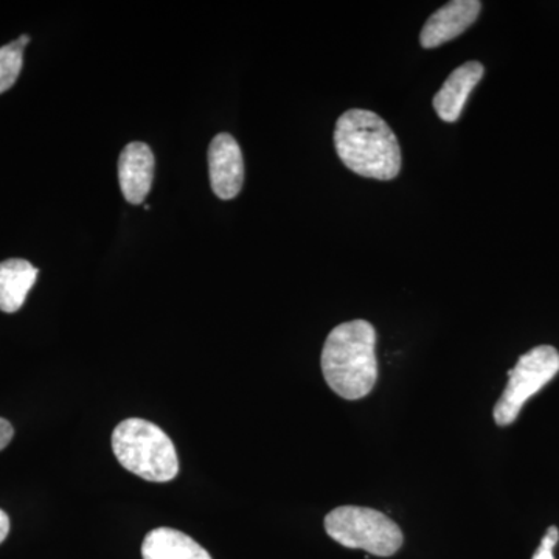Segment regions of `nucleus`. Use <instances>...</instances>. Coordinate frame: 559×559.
Listing matches in <instances>:
<instances>
[{
	"instance_id": "1",
	"label": "nucleus",
	"mask_w": 559,
	"mask_h": 559,
	"mask_svg": "<svg viewBox=\"0 0 559 559\" xmlns=\"http://www.w3.org/2000/svg\"><path fill=\"white\" fill-rule=\"evenodd\" d=\"M323 378L341 399H366L378 381L377 330L362 319L331 330L320 356Z\"/></svg>"
},
{
	"instance_id": "2",
	"label": "nucleus",
	"mask_w": 559,
	"mask_h": 559,
	"mask_svg": "<svg viewBox=\"0 0 559 559\" xmlns=\"http://www.w3.org/2000/svg\"><path fill=\"white\" fill-rule=\"evenodd\" d=\"M334 146L342 164L362 178L392 180L400 175L401 148L392 128L378 114L349 109L334 128Z\"/></svg>"
},
{
	"instance_id": "3",
	"label": "nucleus",
	"mask_w": 559,
	"mask_h": 559,
	"mask_svg": "<svg viewBox=\"0 0 559 559\" xmlns=\"http://www.w3.org/2000/svg\"><path fill=\"white\" fill-rule=\"evenodd\" d=\"M112 450L120 465L143 480L165 484L178 476L179 459L170 437L142 418L121 421L112 433Z\"/></svg>"
},
{
	"instance_id": "4",
	"label": "nucleus",
	"mask_w": 559,
	"mask_h": 559,
	"mask_svg": "<svg viewBox=\"0 0 559 559\" xmlns=\"http://www.w3.org/2000/svg\"><path fill=\"white\" fill-rule=\"evenodd\" d=\"M326 535L347 549L366 550L373 557H393L403 547L399 525L381 511L367 507L342 506L325 516Z\"/></svg>"
},
{
	"instance_id": "5",
	"label": "nucleus",
	"mask_w": 559,
	"mask_h": 559,
	"mask_svg": "<svg viewBox=\"0 0 559 559\" xmlns=\"http://www.w3.org/2000/svg\"><path fill=\"white\" fill-rule=\"evenodd\" d=\"M559 373V352L551 345L530 349L509 371V382L496 403L492 417L500 428L513 425L522 407Z\"/></svg>"
},
{
	"instance_id": "6",
	"label": "nucleus",
	"mask_w": 559,
	"mask_h": 559,
	"mask_svg": "<svg viewBox=\"0 0 559 559\" xmlns=\"http://www.w3.org/2000/svg\"><path fill=\"white\" fill-rule=\"evenodd\" d=\"M209 173L213 193L221 200H234L245 183V160L237 140L230 134L216 135L210 143Z\"/></svg>"
},
{
	"instance_id": "7",
	"label": "nucleus",
	"mask_w": 559,
	"mask_h": 559,
	"mask_svg": "<svg viewBox=\"0 0 559 559\" xmlns=\"http://www.w3.org/2000/svg\"><path fill=\"white\" fill-rule=\"evenodd\" d=\"M481 10L479 0H452L437 10L426 22L419 35L425 49H436L450 43L477 21Z\"/></svg>"
},
{
	"instance_id": "8",
	"label": "nucleus",
	"mask_w": 559,
	"mask_h": 559,
	"mask_svg": "<svg viewBox=\"0 0 559 559\" xmlns=\"http://www.w3.org/2000/svg\"><path fill=\"white\" fill-rule=\"evenodd\" d=\"M154 154L146 143L132 142L121 151L119 182L124 200L130 204H142L148 197L154 179Z\"/></svg>"
},
{
	"instance_id": "9",
	"label": "nucleus",
	"mask_w": 559,
	"mask_h": 559,
	"mask_svg": "<svg viewBox=\"0 0 559 559\" xmlns=\"http://www.w3.org/2000/svg\"><path fill=\"white\" fill-rule=\"evenodd\" d=\"M484 73L485 68L480 62L468 61L448 76L441 90L433 97V109L439 114L441 120L454 123L460 119L469 95L479 84Z\"/></svg>"
},
{
	"instance_id": "10",
	"label": "nucleus",
	"mask_w": 559,
	"mask_h": 559,
	"mask_svg": "<svg viewBox=\"0 0 559 559\" xmlns=\"http://www.w3.org/2000/svg\"><path fill=\"white\" fill-rule=\"evenodd\" d=\"M143 559H212L207 550L179 530L160 527L145 536Z\"/></svg>"
},
{
	"instance_id": "11",
	"label": "nucleus",
	"mask_w": 559,
	"mask_h": 559,
	"mask_svg": "<svg viewBox=\"0 0 559 559\" xmlns=\"http://www.w3.org/2000/svg\"><path fill=\"white\" fill-rule=\"evenodd\" d=\"M38 267L31 261L11 259L0 263V311H20L35 286Z\"/></svg>"
},
{
	"instance_id": "12",
	"label": "nucleus",
	"mask_w": 559,
	"mask_h": 559,
	"mask_svg": "<svg viewBox=\"0 0 559 559\" xmlns=\"http://www.w3.org/2000/svg\"><path fill=\"white\" fill-rule=\"evenodd\" d=\"M24 44L20 39L0 47V94L11 90L24 64Z\"/></svg>"
},
{
	"instance_id": "13",
	"label": "nucleus",
	"mask_w": 559,
	"mask_h": 559,
	"mask_svg": "<svg viewBox=\"0 0 559 559\" xmlns=\"http://www.w3.org/2000/svg\"><path fill=\"white\" fill-rule=\"evenodd\" d=\"M559 540V530L551 525L549 530H547L546 535H544L543 540H540L538 550L535 551L532 559H555L554 549L557 546Z\"/></svg>"
},
{
	"instance_id": "14",
	"label": "nucleus",
	"mask_w": 559,
	"mask_h": 559,
	"mask_svg": "<svg viewBox=\"0 0 559 559\" xmlns=\"http://www.w3.org/2000/svg\"><path fill=\"white\" fill-rule=\"evenodd\" d=\"M14 429L11 423L5 418H0V451L9 447L10 441L13 440Z\"/></svg>"
},
{
	"instance_id": "15",
	"label": "nucleus",
	"mask_w": 559,
	"mask_h": 559,
	"mask_svg": "<svg viewBox=\"0 0 559 559\" xmlns=\"http://www.w3.org/2000/svg\"><path fill=\"white\" fill-rule=\"evenodd\" d=\"M10 533V518L5 511L0 510V544L7 539Z\"/></svg>"
},
{
	"instance_id": "16",
	"label": "nucleus",
	"mask_w": 559,
	"mask_h": 559,
	"mask_svg": "<svg viewBox=\"0 0 559 559\" xmlns=\"http://www.w3.org/2000/svg\"><path fill=\"white\" fill-rule=\"evenodd\" d=\"M20 40H21L22 44H24V46H27V44L31 43V36L22 35Z\"/></svg>"
}]
</instances>
